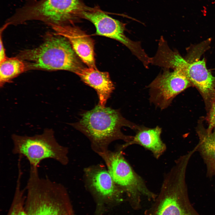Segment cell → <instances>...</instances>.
Instances as JSON below:
<instances>
[{
  "label": "cell",
  "mask_w": 215,
  "mask_h": 215,
  "mask_svg": "<svg viewBox=\"0 0 215 215\" xmlns=\"http://www.w3.org/2000/svg\"><path fill=\"white\" fill-rule=\"evenodd\" d=\"M100 156L105 161L113 180L120 189L132 197L141 194L152 195L143 179L134 171L121 151L113 152L108 150Z\"/></svg>",
  "instance_id": "obj_8"
},
{
  "label": "cell",
  "mask_w": 215,
  "mask_h": 215,
  "mask_svg": "<svg viewBox=\"0 0 215 215\" xmlns=\"http://www.w3.org/2000/svg\"><path fill=\"white\" fill-rule=\"evenodd\" d=\"M85 173L87 184L98 195L109 199L118 196L121 189L115 183L108 170L94 166L86 168Z\"/></svg>",
  "instance_id": "obj_13"
},
{
  "label": "cell",
  "mask_w": 215,
  "mask_h": 215,
  "mask_svg": "<svg viewBox=\"0 0 215 215\" xmlns=\"http://www.w3.org/2000/svg\"><path fill=\"white\" fill-rule=\"evenodd\" d=\"M197 132L199 139L197 151L206 165L207 176L211 177L215 175V128L200 127Z\"/></svg>",
  "instance_id": "obj_15"
},
{
  "label": "cell",
  "mask_w": 215,
  "mask_h": 215,
  "mask_svg": "<svg viewBox=\"0 0 215 215\" xmlns=\"http://www.w3.org/2000/svg\"><path fill=\"white\" fill-rule=\"evenodd\" d=\"M81 9L78 0H40L17 10L7 22L9 25L37 20L52 25H62Z\"/></svg>",
  "instance_id": "obj_6"
},
{
  "label": "cell",
  "mask_w": 215,
  "mask_h": 215,
  "mask_svg": "<svg viewBox=\"0 0 215 215\" xmlns=\"http://www.w3.org/2000/svg\"><path fill=\"white\" fill-rule=\"evenodd\" d=\"M7 27L5 25H4L0 30V62L3 61L7 57H6L5 52V50L4 47V46L3 44L2 41V39L1 34L2 33L4 30Z\"/></svg>",
  "instance_id": "obj_19"
},
{
  "label": "cell",
  "mask_w": 215,
  "mask_h": 215,
  "mask_svg": "<svg viewBox=\"0 0 215 215\" xmlns=\"http://www.w3.org/2000/svg\"><path fill=\"white\" fill-rule=\"evenodd\" d=\"M38 47L21 51L17 57L26 61L27 69L64 70L76 74L84 68L65 38L54 34Z\"/></svg>",
  "instance_id": "obj_3"
},
{
  "label": "cell",
  "mask_w": 215,
  "mask_h": 215,
  "mask_svg": "<svg viewBox=\"0 0 215 215\" xmlns=\"http://www.w3.org/2000/svg\"><path fill=\"white\" fill-rule=\"evenodd\" d=\"M71 125L88 138L93 149L97 153L108 149V145L114 140H122L128 143L132 140L133 136L122 132V127H127L136 131L140 127L124 118L119 110L98 104L92 109L83 113L79 121Z\"/></svg>",
  "instance_id": "obj_1"
},
{
  "label": "cell",
  "mask_w": 215,
  "mask_h": 215,
  "mask_svg": "<svg viewBox=\"0 0 215 215\" xmlns=\"http://www.w3.org/2000/svg\"><path fill=\"white\" fill-rule=\"evenodd\" d=\"M208 111L207 117L208 123V128L212 129L215 128V94Z\"/></svg>",
  "instance_id": "obj_18"
},
{
  "label": "cell",
  "mask_w": 215,
  "mask_h": 215,
  "mask_svg": "<svg viewBox=\"0 0 215 215\" xmlns=\"http://www.w3.org/2000/svg\"><path fill=\"white\" fill-rule=\"evenodd\" d=\"M76 74L85 84L96 91L98 104L105 107L108 100L115 89L108 72H102L96 67L83 68Z\"/></svg>",
  "instance_id": "obj_12"
},
{
  "label": "cell",
  "mask_w": 215,
  "mask_h": 215,
  "mask_svg": "<svg viewBox=\"0 0 215 215\" xmlns=\"http://www.w3.org/2000/svg\"><path fill=\"white\" fill-rule=\"evenodd\" d=\"M191 86L190 81L181 71L164 68L148 86L150 100L161 110L165 109L175 96Z\"/></svg>",
  "instance_id": "obj_10"
},
{
  "label": "cell",
  "mask_w": 215,
  "mask_h": 215,
  "mask_svg": "<svg viewBox=\"0 0 215 215\" xmlns=\"http://www.w3.org/2000/svg\"><path fill=\"white\" fill-rule=\"evenodd\" d=\"M54 34L69 41L76 55L88 67L96 68L93 40L84 31L75 26L52 25Z\"/></svg>",
  "instance_id": "obj_11"
},
{
  "label": "cell",
  "mask_w": 215,
  "mask_h": 215,
  "mask_svg": "<svg viewBox=\"0 0 215 215\" xmlns=\"http://www.w3.org/2000/svg\"><path fill=\"white\" fill-rule=\"evenodd\" d=\"M18 171L13 199L7 215H27L24 206L25 196L21 186L22 175L21 168H19Z\"/></svg>",
  "instance_id": "obj_17"
},
{
  "label": "cell",
  "mask_w": 215,
  "mask_h": 215,
  "mask_svg": "<svg viewBox=\"0 0 215 215\" xmlns=\"http://www.w3.org/2000/svg\"><path fill=\"white\" fill-rule=\"evenodd\" d=\"M24 206L27 215H73L66 190L62 184L30 169Z\"/></svg>",
  "instance_id": "obj_2"
},
{
  "label": "cell",
  "mask_w": 215,
  "mask_h": 215,
  "mask_svg": "<svg viewBox=\"0 0 215 215\" xmlns=\"http://www.w3.org/2000/svg\"><path fill=\"white\" fill-rule=\"evenodd\" d=\"M26 70V65L23 60L17 57H7L0 62V87Z\"/></svg>",
  "instance_id": "obj_16"
},
{
  "label": "cell",
  "mask_w": 215,
  "mask_h": 215,
  "mask_svg": "<svg viewBox=\"0 0 215 215\" xmlns=\"http://www.w3.org/2000/svg\"><path fill=\"white\" fill-rule=\"evenodd\" d=\"M156 62L159 66L182 72L198 89L206 105L211 104L215 94V77L207 68L204 59L189 61L166 45L159 51Z\"/></svg>",
  "instance_id": "obj_5"
},
{
  "label": "cell",
  "mask_w": 215,
  "mask_h": 215,
  "mask_svg": "<svg viewBox=\"0 0 215 215\" xmlns=\"http://www.w3.org/2000/svg\"><path fill=\"white\" fill-rule=\"evenodd\" d=\"M82 13L84 18L94 24L97 35L119 41L128 48L144 65L149 64L150 57L142 49L140 43L130 40L125 35L124 24L98 11H82Z\"/></svg>",
  "instance_id": "obj_9"
},
{
  "label": "cell",
  "mask_w": 215,
  "mask_h": 215,
  "mask_svg": "<svg viewBox=\"0 0 215 215\" xmlns=\"http://www.w3.org/2000/svg\"><path fill=\"white\" fill-rule=\"evenodd\" d=\"M12 139L13 153L24 156L30 166L39 167L42 161L48 159L63 165L68 162L67 148L57 142L52 129H45L42 133L31 136L13 134Z\"/></svg>",
  "instance_id": "obj_4"
},
{
  "label": "cell",
  "mask_w": 215,
  "mask_h": 215,
  "mask_svg": "<svg viewBox=\"0 0 215 215\" xmlns=\"http://www.w3.org/2000/svg\"><path fill=\"white\" fill-rule=\"evenodd\" d=\"M132 140L126 143L122 148L131 145L137 144L150 151L155 158L158 159L166 149L165 144L161 138V128L158 126L153 128L140 126Z\"/></svg>",
  "instance_id": "obj_14"
},
{
  "label": "cell",
  "mask_w": 215,
  "mask_h": 215,
  "mask_svg": "<svg viewBox=\"0 0 215 215\" xmlns=\"http://www.w3.org/2000/svg\"><path fill=\"white\" fill-rule=\"evenodd\" d=\"M185 174L184 171L175 169L165 175L161 203L156 215H200L190 201Z\"/></svg>",
  "instance_id": "obj_7"
}]
</instances>
